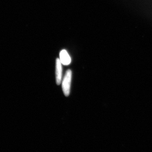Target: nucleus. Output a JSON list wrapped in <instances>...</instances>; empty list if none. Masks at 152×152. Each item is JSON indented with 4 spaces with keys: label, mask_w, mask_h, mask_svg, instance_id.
<instances>
[{
    "label": "nucleus",
    "mask_w": 152,
    "mask_h": 152,
    "mask_svg": "<svg viewBox=\"0 0 152 152\" xmlns=\"http://www.w3.org/2000/svg\"><path fill=\"white\" fill-rule=\"evenodd\" d=\"M72 79V72L68 69L66 72L62 83V88L64 94L66 96H68L70 93L71 83Z\"/></svg>",
    "instance_id": "nucleus-1"
},
{
    "label": "nucleus",
    "mask_w": 152,
    "mask_h": 152,
    "mask_svg": "<svg viewBox=\"0 0 152 152\" xmlns=\"http://www.w3.org/2000/svg\"><path fill=\"white\" fill-rule=\"evenodd\" d=\"M60 59L57 58L56 61V79L57 85H60L62 78V66Z\"/></svg>",
    "instance_id": "nucleus-2"
},
{
    "label": "nucleus",
    "mask_w": 152,
    "mask_h": 152,
    "mask_svg": "<svg viewBox=\"0 0 152 152\" xmlns=\"http://www.w3.org/2000/svg\"><path fill=\"white\" fill-rule=\"evenodd\" d=\"M60 60L62 64L69 65L71 62V58L68 52L65 50L61 51L60 53Z\"/></svg>",
    "instance_id": "nucleus-3"
}]
</instances>
